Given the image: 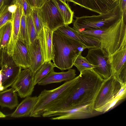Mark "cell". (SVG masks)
Wrapping results in <instances>:
<instances>
[{
	"instance_id": "1f68e13d",
	"label": "cell",
	"mask_w": 126,
	"mask_h": 126,
	"mask_svg": "<svg viewBox=\"0 0 126 126\" xmlns=\"http://www.w3.org/2000/svg\"><path fill=\"white\" fill-rule=\"evenodd\" d=\"M12 0H0V13L6 6L10 5Z\"/></svg>"
},
{
	"instance_id": "d590c367",
	"label": "cell",
	"mask_w": 126,
	"mask_h": 126,
	"mask_svg": "<svg viewBox=\"0 0 126 126\" xmlns=\"http://www.w3.org/2000/svg\"><path fill=\"white\" fill-rule=\"evenodd\" d=\"M6 115L2 112L0 111V118H3L6 117Z\"/></svg>"
},
{
	"instance_id": "f1b7e54d",
	"label": "cell",
	"mask_w": 126,
	"mask_h": 126,
	"mask_svg": "<svg viewBox=\"0 0 126 126\" xmlns=\"http://www.w3.org/2000/svg\"><path fill=\"white\" fill-rule=\"evenodd\" d=\"M19 4L22 6L23 12L26 16L31 13L32 7L28 4L26 0H13L11 4Z\"/></svg>"
},
{
	"instance_id": "e0dca14e",
	"label": "cell",
	"mask_w": 126,
	"mask_h": 126,
	"mask_svg": "<svg viewBox=\"0 0 126 126\" xmlns=\"http://www.w3.org/2000/svg\"><path fill=\"white\" fill-rule=\"evenodd\" d=\"M30 61L29 68L34 74L44 63L38 39L33 44H27Z\"/></svg>"
},
{
	"instance_id": "44dd1931",
	"label": "cell",
	"mask_w": 126,
	"mask_h": 126,
	"mask_svg": "<svg viewBox=\"0 0 126 126\" xmlns=\"http://www.w3.org/2000/svg\"><path fill=\"white\" fill-rule=\"evenodd\" d=\"M54 32L70 39L78 42H80L82 38L81 34L68 25L62 26Z\"/></svg>"
},
{
	"instance_id": "d6986e66",
	"label": "cell",
	"mask_w": 126,
	"mask_h": 126,
	"mask_svg": "<svg viewBox=\"0 0 126 126\" xmlns=\"http://www.w3.org/2000/svg\"><path fill=\"white\" fill-rule=\"evenodd\" d=\"M16 92L12 87L0 92V106L10 109L16 107L18 101Z\"/></svg>"
},
{
	"instance_id": "ffe728a7",
	"label": "cell",
	"mask_w": 126,
	"mask_h": 126,
	"mask_svg": "<svg viewBox=\"0 0 126 126\" xmlns=\"http://www.w3.org/2000/svg\"><path fill=\"white\" fill-rule=\"evenodd\" d=\"M57 5L63 18L65 25L73 22L74 12L68 3H65L61 0H53Z\"/></svg>"
},
{
	"instance_id": "7402d4cb",
	"label": "cell",
	"mask_w": 126,
	"mask_h": 126,
	"mask_svg": "<svg viewBox=\"0 0 126 126\" xmlns=\"http://www.w3.org/2000/svg\"><path fill=\"white\" fill-rule=\"evenodd\" d=\"M55 67L51 61L45 62L34 75V84L36 85L43 79L49 72L54 70Z\"/></svg>"
},
{
	"instance_id": "4316f807",
	"label": "cell",
	"mask_w": 126,
	"mask_h": 126,
	"mask_svg": "<svg viewBox=\"0 0 126 126\" xmlns=\"http://www.w3.org/2000/svg\"><path fill=\"white\" fill-rule=\"evenodd\" d=\"M32 15L33 22L38 34L43 28V24L39 16L37 8L32 7Z\"/></svg>"
},
{
	"instance_id": "603a6c76",
	"label": "cell",
	"mask_w": 126,
	"mask_h": 126,
	"mask_svg": "<svg viewBox=\"0 0 126 126\" xmlns=\"http://www.w3.org/2000/svg\"><path fill=\"white\" fill-rule=\"evenodd\" d=\"M12 31V21H9L0 28V50L7 47Z\"/></svg>"
},
{
	"instance_id": "836d02e7",
	"label": "cell",
	"mask_w": 126,
	"mask_h": 126,
	"mask_svg": "<svg viewBox=\"0 0 126 126\" xmlns=\"http://www.w3.org/2000/svg\"><path fill=\"white\" fill-rule=\"evenodd\" d=\"M46 0H35L36 7L39 8L44 4Z\"/></svg>"
},
{
	"instance_id": "9a60e30c",
	"label": "cell",
	"mask_w": 126,
	"mask_h": 126,
	"mask_svg": "<svg viewBox=\"0 0 126 126\" xmlns=\"http://www.w3.org/2000/svg\"><path fill=\"white\" fill-rule=\"evenodd\" d=\"M17 8L13 14L12 21V31L10 39L7 47L8 54L12 56L15 43L17 39L20 26L21 17L23 10L22 6L16 4Z\"/></svg>"
},
{
	"instance_id": "83f0119b",
	"label": "cell",
	"mask_w": 126,
	"mask_h": 126,
	"mask_svg": "<svg viewBox=\"0 0 126 126\" xmlns=\"http://www.w3.org/2000/svg\"><path fill=\"white\" fill-rule=\"evenodd\" d=\"M8 6H5L0 13V28L9 21H12L13 14L8 10Z\"/></svg>"
},
{
	"instance_id": "4dcf8cb0",
	"label": "cell",
	"mask_w": 126,
	"mask_h": 126,
	"mask_svg": "<svg viewBox=\"0 0 126 126\" xmlns=\"http://www.w3.org/2000/svg\"><path fill=\"white\" fill-rule=\"evenodd\" d=\"M121 85L120 89L116 96L119 98L121 100L126 97V82L121 84Z\"/></svg>"
},
{
	"instance_id": "9c48e42d",
	"label": "cell",
	"mask_w": 126,
	"mask_h": 126,
	"mask_svg": "<svg viewBox=\"0 0 126 126\" xmlns=\"http://www.w3.org/2000/svg\"><path fill=\"white\" fill-rule=\"evenodd\" d=\"M121 83L113 76L104 79L95 99L94 110L113 99L120 90Z\"/></svg>"
},
{
	"instance_id": "cb8c5ba5",
	"label": "cell",
	"mask_w": 126,
	"mask_h": 126,
	"mask_svg": "<svg viewBox=\"0 0 126 126\" xmlns=\"http://www.w3.org/2000/svg\"><path fill=\"white\" fill-rule=\"evenodd\" d=\"M73 66L77 68L80 73L87 69H93L94 66L90 64L85 57H83L81 53L76 54L73 60Z\"/></svg>"
},
{
	"instance_id": "e575fe53",
	"label": "cell",
	"mask_w": 126,
	"mask_h": 126,
	"mask_svg": "<svg viewBox=\"0 0 126 126\" xmlns=\"http://www.w3.org/2000/svg\"><path fill=\"white\" fill-rule=\"evenodd\" d=\"M28 4L32 7H36L35 0H26Z\"/></svg>"
},
{
	"instance_id": "52a82bcc",
	"label": "cell",
	"mask_w": 126,
	"mask_h": 126,
	"mask_svg": "<svg viewBox=\"0 0 126 126\" xmlns=\"http://www.w3.org/2000/svg\"><path fill=\"white\" fill-rule=\"evenodd\" d=\"M43 24L53 32L64 25L63 16L53 0H46L40 7L37 8Z\"/></svg>"
},
{
	"instance_id": "8992f818",
	"label": "cell",
	"mask_w": 126,
	"mask_h": 126,
	"mask_svg": "<svg viewBox=\"0 0 126 126\" xmlns=\"http://www.w3.org/2000/svg\"><path fill=\"white\" fill-rule=\"evenodd\" d=\"M94 103L80 107H70L54 111H46L44 117H50L52 120L79 119L88 118L94 114Z\"/></svg>"
},
{
	"instance_id": "7c38bea8",
	"label": "cell",
	"mask_w": 126,
	"mask_h": 126,
	"mask_svg": "<svg viewBox=\"0 0 126 126\" xmlns=\"http://www.w3.org/2000/svg\"><path fill=\"white\" fill-rule=\"evenodd\" d=\"M99 15L106 13L114 8L119 0H66Z\"/></svg>"
},
{
	"instance_id": "8fae6325",
	"label": "cell",
	"mask_w": 126,
	"mask_h": 126,
	"mask_svg": "<svg viewBox=\"0 0 126 126\" xmlns=\"http://www.w3.org/2000/svg\"><path fill=\"white\" fill-rule=\"evenodd\" d=\"M109 59L112 75L121 84L126 82V48L115 52L109 56Z\"/></svg>"
},
{
	"instance_id": "277c9868",
	"label": "cell",
	"mask_w": 126,
	"mask_h": 126,
	"mask_svg": "<svg viewBox=\"0 0 126 126\" xmlns=\"http://www.w3.org/2000/svg\"><path fill=\"white\" fill-rule=\"evenodd\" d=\"M121 10L119 3L108 12L98 15L77 17L73 28L79 32L108 28L122 20Z\"/></svg>"
},
{
	"instance_id": "5b68a950",
	"label": "cell",
	"mask_w": 126,
	"mask_h": 126,
	"mask_svg": "<svg viewBox=\"0 0 126 126\" xmlns=\"http://www.w3.org/2000/svg\"><path fill=\"white\" fill-rule=\"evenodd\" d=\"M78 77V76L71 80L65 81L53 89L42 91L38 96V100L30 117L38 118L42 116L43 114L51 105L68 94Z\"/></svg>"
},
{
	"instance_id": "6da1fadb",
	"label": "cell",
	"mask_w": 126,
	"mask_h": 126,
	"mask_svg": "<svg viewBox=\"0 0 126 126\" xmlns=\"http://www.w3.org/2000/svg\"><path fill=\"white\" fill-rule=\"evenodd\" d=\"M78 76L68 94L51 105L47 109V111H55L94 103L104 79L93 69L82 71Z\"/></svg>"
},
{
	"instance_id": "74e56055",
	"label": "cell",
	"mask_w": 126,
	"mask_h": 126,
	"mask_svg": "<svg viewBox=\"0 0 126 126\" xmlns=\"http://www.w3.org/2000/svg\"><path fill=\"white\" fill-rule=\"evenodd\" d=\"M0 59H1L0 50Z\"/></svg>"
},
{
	"instance_id": "484cf974",
	"label": "cell",
	"mask_w": 126,
	"mask_h": 126,
	"mask_svg": "<svg viewBox=\"0 0 126 126\" xmlns=\"http://www.w3.org/2000/svg\"><path fill=\"white\" fill-rule=\"evenodd\" d=\"M18 38L26 44H29L27 30L26 16L23 12L21 17L19 32Z\"/></svg>"
},
{
	"instance_id": "ba28073f",
	"label": "cell",
	"mask_w": 126,
	"mask_h": 126,
	"mask_svg": "<svg viewBox=\"0 0 126 126\" xmlns=\"http://www.w3.org/2000/svg\"><path fill=\"white\" fill-rule=\"evenodd\" d=\"M88 49L85 58L94 66L93 70L104 79L110 78L112 75V71L109 56L100 47Z\"/></svg>"
},
{
	"instance_id": "5bb4252c",
	"label": "cell",
	"mask_w": 126,
	"mask_h": 126,
	"mask_svg": "<svg viewBox=\"0 0 126 126\" xmlns=\"http://www.w3.org/2000/svg\"><path fill=\"white\" fill-rule=\"evenodd\" d=\"M12 57L16 64L22 69L30 67L31 61L27 44L18 38L14 45Z\"/></svg>"
},
{
	"instance_id": "d6a6232c",
	"label": "cell",
	"mask_w": 126,
	"mask_h": 126,
	"mask_svg": "<svg viewBox=\"0 0 126 126\" xmlns=\"http://www.w3.org/2000/svg\"><path fill=\"white\" fill-rule=\"evenodd\" d=\"M17 5L13 4L8 6V8L9 10L13 14L17 8Z\"/></svg>"
},
{
	"instance_id": "ac0fdd59",
	"label": "cell",
	"mask_w": 126,
	"mask_h": 126,
	"mask_svg": "<svg viewBox=\"0 0 126 126\" xmlns=\"http://www.w3.org/2000/svg\"><path fill=\"white\" fill-rule=\"evenodd\" d=\"M17 106L11 116L13 118L30 117L38 100V96H27Z\"/></svg>"
},
{
	"instance_id": "3957f363",
	"label": "cell",
	"mask_w": 126,
	"mask_h": 126,
	"mask_svg": "<svg viewBox=\"0 0 126 126\" xmlns=\"http://www.w3.org/2000/svg\"><path fill=\"white\" fill-rule=\"evenodd\" d=\"M54 56L52 60L55 67L61 70L71 68L75 55L89 48L78 42L53 32L52 37Z\"/></svg>"
},
{
	"instance_id": "d4e9b609",
	"label": "cell",
	"mask_w": 126,
	"mask_h": 126,
	"mask_svg": "<svg viewBox=\"0 0 126 126\" xmlns=\"http://www.w3.org/2000/svg\"><path fill=\"white\" fill-rule=\"evenodd\" d=\"M26 21L29 44H33L38 39V34L33 22L32 10L30 14L26 16Z\"/></svg>"
},
{
	"instance_id": "f546056e",
	"label": "cell",
	"mask_w": 126,
	"mask_h": 126,
	"mask_svg": "<svg viewBox=\"0 0 126 126\" xmlns=\"http://www.w3.org/2000/svg\"><path fill=\"white\" fill-rule=\"evenodd\" d=\"M122 15V20L126 23V0H119Z\"/></svg>"
},
{
	"instance_id": "2e32d148",
	"label": "cell",
	"mask_w": 126,
	"mask_h": 126,
	"mask_svg": "<svg viewBox=\"0 0 126 126\" xmlns=\"http://www.w3.org/2000/svg\"><path fill=\"white\" fill-rule=\"evenodd\" d=\"M76 71L70 68L66 72H57L53 70L49 72L43 79L40 81L38 85H45L54 83L71 80L76 77Z\"/></svg>"
},
{
	"instance_id": "30bf717a",
	"label": "cell",
	"mask_w": 126,
	"mask_h": 126,
	"mask_svg": "<svg viewBox=\"0 0 126 126\" xmlns=\"http://www.w3.org/2000/svg\"><path fill=\"white\" fill-rule=\"evenodd\" d=\"M34 75L29 68L21 70L16 80L11 86L21 98L30 96L34 90Z\"/></svg>"
},
{
	"instance_id": "8d00e7d4",
	"label": "cell",
	"mask_w": 126,
	"mask_h": 126,
	"mask_svg": "<svg viewBox=\"0 0 126 126\" xmlns=\"http://www.w3.org/2000/svg\"><path fill=\"white\" fill-rule=\"evenodd\" d=\"M65 3H66V0H61Z\"/></svg>"
},
{
	"instance_id": "7a4b0ae2",
	"label": "cell",
	"mask_w": 126,
	"mask_h": 126,
	"mask_svg": "<svg viewBox=\"0 0 126 126\" xmlns=\"http://www.w3.org/2000/svg\"><path fill=\"white\" fill-rule=\"evenodd\" d=\"M79 32L98 41L100 43V47L109 57L126 48V23L122 19L105 29Z\"/></svg>"
},
{
	"instance_id": "4fadbf2b",
	"label": "cell",
	"mask_w": 126,
	"mask_h": 126,
	"mask_svg": "<svg viewBox=\"0 0 126 126\" xmlns=\"http://www.w3.org/2000/svg\"><path fill=\"white\" fill-rule=\"evenodd\" d=\"M53 32L43 24V28L38 34V39L44 62L52 60L54 57L52 41Z\"/></svg>"
}]
</instances>
